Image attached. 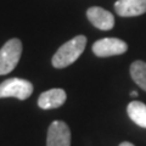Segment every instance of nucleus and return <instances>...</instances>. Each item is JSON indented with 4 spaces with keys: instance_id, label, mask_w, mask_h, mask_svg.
I'll return each instance as SVG.
<instances>
[{
    "instance_id": "obj_1",
    "label": "nucleus",
    "mask_w": 146,
    "mask_h": 146,
    "mask_svg": "<svg viewBox=\"0 0 146 146\" xmlns=\"http://www.w3.org/2000/svg\"><path fill=\"white\" fill-rule=\"evenodd\" d=\"M86 46V38L84 35H77L57 49L52 56L51 63L55 68H65L77 61Z\"/></svg>"
},
{
    "instance_id": "obj_2",
    "label": "nucleus",
    "mask_w": 146,
    "mask_h": 146,
    "mask_svg": "<svg viewBox=\"0 0 146 146\" xmlns=\"http://www.w3.org/2000/svg\"><path fill=\"white\" fill-rule=\"evenodd\" d=\"M22 43L20 39L13 38L4 44L0 49V76L7 74L13 71L21 58Z\"/></svg>"
},
{
    "instance_id": "obj_3",
    "label": "nucleus",
    "mask_w": 146,
    "mask_h": 146,
    "mask_svg": "<svg viewBox=\"0 0 146 146\" xmlns=\"http://www.w3.org/2000/svg\"><path fill=\"white\" fill-rule=\"evenodd\" d=\"M33 93V84L21 78H9L0 84V99L16 98L18 100L28 99Z\"/></svg>"
},
{
    "instance_id": "obj_4",
    "label": "nucleus",
    "mask_w": 146,
    "mask_h": 146,
    "mask_svg": "<svg viewBox=\"0 0 146 146\" xmlns=\"http://www.w3.org/2000/svg\"><path fill=\"white\" fill-rule=\"evenodd\" d=\"M128 49L125 42L118 38H104L93 45V52L99 57H108L124 54Z\"/></svg>"
},
{
    "instance_id": "obj_5",
    "label": "nucleus",
    "mask_w": 146,
    "mask_h": 146,
    "mask_svg": "<svg viewBox=\"0 0 146 146\" xmlns=\"http://www.w3.org/2000/svg\"><path fill=\"white\" fill-rule=\"evenodd\" d=\"M46 146H71V130L62 121H55L49 127Z\"/></svg>"
},
{
    "instance_id": "obj_6",
    "label": "nucleus",
    "mask_w": 146,
    "mask_h": 146,
    "mask_svg": "<svg viewBox=\"0 0 146 146\" xmlns=\"http://www.w3.org/2000/svg\"><path fill=\"white\" fill-rule=\"evenodd\" d=\"M86 16H88V20L91 22V25L101 31H110L115 26V17H113V15L102 7L99 6L90 7L86 11Z\"/></svg>"
},
{
    "instance_id": "obj_7",
    "label": "nucleus",
    "mask_w": 146,
    "mask_h": 146,
    "mask_svg": "<svg viewBox=\"0 0 146 146\" xmlns=\"http://www.w3.org/2000/svg\"><path fill=\"white\" fill-rule=\"evenodd\" d=\"M115 9L122 17L139 16L146 12V0H117Z\"/></svg>"
},
{
    "instance_id": "obj_8",
    "label": "nucleus",
    "mask_w": 146,
    "mask_h": 146,
    "mask_svg": "<svg viewBox=\"0 0 146 146\" xmlns=\"http://www.w3.org/2000/svg\"><path fill=\"white\" fill-rule=\"evenodd\" d=\"M66 93L62 89H51L40 94L38 99V106L43 110H51L62 106L66 101Z\"/></svg>"
},
{
    "instance_id": "obj_9",
    "label": "nucleus",
    "mask_w": 146,
    "mask_h": 146,
    "mask_svg": "<svg viewBox=\"0 0 146 146\" xmlns=\"http://www.w3.org/2000/svg\"><path fill=\"white\" fill-rule=\"evenodd\" d=\"M128 116L135 124L146 128V105L140 101H131L127 107Z\"/></svg>"
},
{
    "instance_id": "obj_10",
    "label": "nucleus",
    "mask_w": 146,
    "mask_h": 146,
    "mask_svg": "<svg viewBox=\"0 0 146 146\" xmlns=\"http://www.w3.org/2000/svg\"><path fill=\"white\" fill-rule=\"evenodd\" d=\"M130 76L141 89L146 91V62L135 61L130 66Z\"/></svg>"
},
{
    "instance_id": "obj_11",
    "label": "nucleus",
    "mask_w": 146,
    "mask_h": 146,
    "mask_svg": "<svg viewBox=\"0 0 146 146\" xmlns=\"http://www.w3.org/2000/svg\"><path fill=\"white\" fill-rule=\"evenodd\" d=\"M119 146H134L131 143H128V141H124V143H122Z\"/></svg>"
},
{
    "instance_id": "obj_12",
    "label": "nucleus",
    "mask_w": 146,
    "mask_h": 146,
    "mask_svg": "<svg viewBox=\"0 0 146 146\" xmlns=\"http://www.w3.org/2000/svg\"><path fill=\"white\" fill-rule=\"evenodd\" d=\"M130 95L131 96H138V91H131Z\"/></svg>"
}]
</instances>
